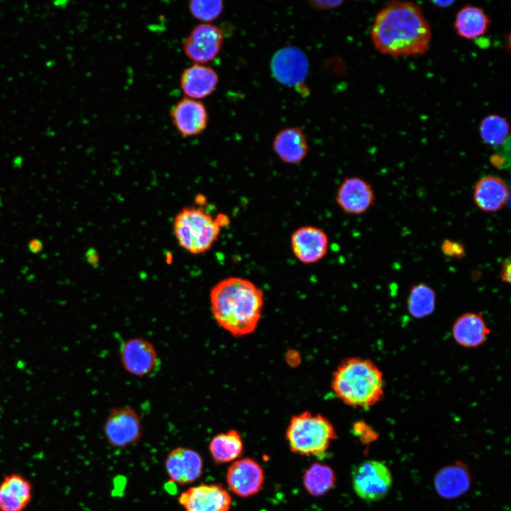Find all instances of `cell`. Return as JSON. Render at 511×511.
I'll return each mask as SVG.
<instances>
[{"mask_svg":"<svg viewBox=\"0 0 511 511\" xmlns=\"http://www.w3.org/2000/svg\"><path fill=\"white\" fill-rule=\"evenodd\" d=\"M370 36L376 50L383 54L411 56L424 54L429 50L432 32L418 5L393 1L376 15Z\"/></svg>","mask_w":511,"mask_h":511,"instance_id":"obj_1","label":"cell"},{"mask_svg":"<svg viewBox=\"0 0 511 511\" xmlns=\"http://www.w3.org/2000/svg\"><path fill=\"white\" fill-rule=\"evenodd\" d=\"M209 297L214 319L229 333L242 336L256 329L262 314L264 295L252 281L226 278L211 288Z\"/></svg>","mask_w":511,"mask_h":511,"instance_id":"obj_2","label":"cell"},{"mask_svg":"<svg viewBox=\"0 0 511 511\" xmlns=\"http://www.w3.org/2000/svg\"><path fill=\"white\" fill-rule=\"evenodd\" d=\"M384 376L371 360L359 357L344 359L331 380L336 396L346 405L369 408L380 402L385 395Z\"/></svg>","mask_w":511,"mask_h":511,"instance_id":"obj_3","label":"cell"},{"mask_svg":"<svg viewBox=\"0 0 511 511\" xmlns=\"http://www.w3.org/2000/svg\"><path fill=\"white\" fill-rule=\"evenodd\" d=\"M290 451L305 456H324L336 434L324 416L304 411L294 415L285 432Z\"/></svg>","mask_w":511,"mask_h":511,"instance_id":"obj_4","label":"cell"},{"mask_svg":"<svg viewBox=\"0 0 511 511\" xmlns=\"http://www.w3.org/2000/svg\"><path fill=\"white\" fill-rule=\"evenodd\" d=\"M225 216L214 219L199 207H185L173 221V231L178 244L192 254H201L211 248L220 233Z\"/></svg>","mask_w":511,"mask_h":511,"instance_id":"obj_5","label":"cell"},{"mask_svg":"<svg viewBox=\"0 0 511 511\" xmlns=\"http://www.w3.org/2000/svg\"><path fill=\"white\" fill-rule=\"evenodd\" d=\"M107 443L116 449H125L138 443L143 434L141 419L132 407L113 408L104 425Z\"/></svg>","mask_w":511,"mask_h":511,"instance_id":"obj_6","label":"cell"},{"mask_svg":"<svg viewBox=\"0 0 511 511\" xmlns=\"http://www.w3.org/2000/svg\"><path fill=\"white\" fill-rule=\"evenodd\" d=\"M352 480L357 495L368 502L383 498L392 484V475L388 466L375 460L360 463L353 472Z\"/></svg>","mask_w":511,"mask_h":511,"instance_id":"obj_7","label":"cell"},{"mask_svg":"<svg viewBox=\"0 0 511 511\" xmlns=\"http://www.w3.org/2000/svg\"><path fill=\"white\" fill-rule=\"evenodd\" d=\"M178 502L185 511H230L232 499L220 483H200L182 491Z\"/></svg>","mask_w":511,"mask_h":511,"instance_id":"obj_8","label":"cell"},{"mask_svg":"<svg viewBox=\"0 0 511 511\" xmlns=\"http://www.w3.org/2000/svg\"><path fill=\"white\" fill-rule=\"evenodd\" d=\"M221 29L213 24L204 23L196 26L183 43L185 55L197 64L208 62L219 54L223 44Z\"/></svg>","mask_w":511,"mask_h":511,"instance_id":"obj_9","label":"cell"},{"mask_svg":"<svg viewBox=\"0 0 511 511\" xmlns=\"http://www.w3.org/2000/svg\"><path fill=\"white\" fill-rule=\"evenodd\" d=\"M264 480L262 466L251 458L233 461L226 474V481L230 490L242 498L251 497L259 493Z\"/></svg>","mask_w":511,"mask_h":511,"instance_id":"obj_10","label":"cell"},{"mask_svg":"<svg viewBox=\"0 0 511 511\" xmlns=\"http://www.w3.org/2000/svg\"><path fill=\"white\" fill-rule=\"evenodd\" d=\"M326 232L314 226H302L290 236V246L295 257L302 263L314 264L322 260L329 250Z\"/></svg>","mask_w":511,"mask_h":511,"instance_id":"obj_11","label":"cell"},{"mask_svg":"<svg viewBox=\"0 0 511 511\" xmlns=\"http://www.w3.org/2000/svg\"><path fill=\"white\" fill-rule=\"evenodd\" d=\"M166 473L170 481L185 485L197 481L203 473L204 462L195 450L184 446L172 449L165 460Z\"/></svg>","mask_w":511,"mask_h":511,"instance_id":"obj_12","label":"cell"},{"mask_svg":"<svg viewBox=\"0 0 511 511\" xmlns=\"http://www.w3.org/2000/svg\"><path fill=\"white\" fill-rule=\"evenodd\" d=\"M120 357L124 369L131 375L143 377L150 374L158 363L155 348L149 341L136 337L121 346Z\"/></svg>","mask_w":511,"mask_h":511,"instance_id":"obj_13","label":"cell"},{"mask_svg":"<svg viewBox=\"0 0 511 511\" xmlns=\"http://www.w3.org/2000/svg\"><path fill=\"white\" fill-rule=\"evenodd\" d=\"M336 202L344 213L361 215L374 204L375 195L372 187L365 180L347 177L337 189Z\"/></svg>","mask_w":511,"mask_h":511,"instance_id":"obj_14","label":"cell"},{"mask_svg":"<svg viewBox=\"0 0 511 511\" xmlns=\"http://www.w3.org/2000/svg\"><path fill=\"white\" fill-rule=\"evenodd\" d=\"M308 68L306 55L294 46L282 48L275 53L271 61L274 77L289 86L301 83L307 77Z\"/></svg>","mask_w":511,"mask_h":511,"instance_id":"obj_15","label":"cell"},{"mask_svg":"<svg viewBox=\"0 0 511 511\" xmlns=\"http://www.w3.org/2000/svg\"><path fill=\"white\" fill-rule=\"evenodd\" d=\"M172 123L183 137L201 134L208 124V112L205 105L197 99L185 97L170 110Z\"/></svg>","mask_w":511,"mask_h":511,"instance_id":"obj_16","label":"cell"},{"mask_svg":"<svg viewBox=\"0 0 511 511\" xmlns=\"http://www.w3.org/2000/svg\"><path fill=\"white\" fill-rule=\"evenodd\" d=\"M454 341L461 346L474 348L483 345L490 334L483 315L480 312H466L454 322L451 329Z\"/></svg>","mask_w":511,"mask_h":511,"instance_id":"obj_17","label":"cell"},{"mask_svg":"<svg viewBox=\"0 0 511 511\" xmlns=\"http://www.w3.org/2000/svg\"><path fill=\"white\" fill-rule=\"evenodd\" d=\"M219 82V75L211 67L204 64H194L183 70L180 77V87L190 99L199 100L211 94Z\"/></svg>","mask_w":511,"mask_h":511,"instance_id":"obj_18","label":"cell"},{"mask_svg":"<svg viewBox=\"0 0 511 511\" xmlns=\"http://www.w3.org/2000/svg\"><path fill=\"white\" fill-rule=\"evenodd\" d=\"M471 478L468 467L461 461L444 466L435 475L434 488L437 493L445 499H455L466 493L470 488Z\"/></svg>","mask_w":511,"mask_h":511,"instance_id":"obj_19","label":"cell"},{"mask_svg":"<svg viewBox=\"0 0 511 511\" xmlns=\"http://www.w3.org/2000/svg\"><path fill=\"white\" fill-rule=\"evenodd\" d=\"M273 149L281 161L296 165L307 156L309 144L302 128L297 126L288 127L276 134L273 142Z\"/></svg>","mask_w":511,"mask_h":511,"instance_id":"obj_20","label":"cell"},{"mask_svg":"<svg viewBox=\"0 0 511 511\" xmlns=\"http://www.w3.org/2000/svg\"><path fill=\"white\" fill-rule=\"evenodd\" d=\"M31 482L18 473L5 476L0 483V511H23L32 500Z\"/></svg>","mask_w":511,"mask_h":511,"instance_id":"obj_21","label":"cell"},{"mask_svg":"<svg viewBox=\"0 0 511 511\" xmlns=\"http://www.w3.org/2000/svg\"><path fill=\"white\" fill-rule=\"evenodd\" d=\"M508 197V187L499 177L485 176L476 183L473 199L476 206L483 211L500 210L506 204Z\"/></svg>","mask_w":511,"mask_h":511,"instance_id":"obj_22","label":"cell"},{"mask_svg":"<svg viewBox=\"0 0 511 511\" xmlns=\"http://www.w3.org/2000/svg\"><path fill=\"white\" fill-rule=\"evenodd\" d=\"M490 22L488 15L481 8L467 4L458 11L454 28L460 37L471 40L485 34Z\"/></svg>","mask_w":511,"mask_h":511,"instance_id":"obj_23","label":"cell"},{"mask_svg":"<svg viewBox=\"0 0 511 511\" xmlns=\"http://www.w3.org/2000/svg\"><path fill=\"white\" fill-rule=\"evenodd\" d=\"M208 449L216 463L233 462L237 460L243 452V440L238 431L230 429L214 436L209 441Z\"/></svg>","mask_w":511,"mask_h":511,"instance_id":"obj_24","label":"cell"},{"mask_svg":"<svg viewBox=\"0 0 511 511\" xmlns=\"http://www.w3.org/2000/svg\"><path fill=\"white\" fill-rule=\"evenodd\" d=\"M302 481L309 494L319 497L326 494L334 487L336 478L330 466L324 463H314L305 471Z\"/></svg>","mask_w":511,"mask_h":511,"instance_id":"obj_25","label":"cell"},{"mask_svg":"<svg viewBox=\"0 0 511 511\" xmlns=\"http://www.w3.org/2000/svg\"><path fill=\"white\" fill-rule=\"evenodd\" d=\"M436 294L435 290L425 282L414 285L409 292L407 307L414 318L422 319L430 316L435 310Z\"/></svg>","mask_w":511,"mask_h":511,"instance_id":"obj_26","label":"cell"},{"mask_svg":"<svg viewBox=\"0 0 511 511\" xmlns=\"http://www.w3.org/2000/svg\"><path fill=\"white\" fill-rule=\"evenodd\" d=\"M510 126L507 121L498 114H490L483 119L480 124L482 140L490 146L505 143L509 137Z\"/></svg>","mask_w":511,"mask_h":511,"instance_id":"obj_27","label":"cell"},{"mask_svg":"<svg viewBox=\"0 0 511 511\" xmlns=\"http://www.w3.org/2000/svg\"><path fill=\"white\" fill-rule=\"evenodd\" d=\"M224 7V1L220 0L191 1L188 5L193 17L208 23L221 15Z\"/></svg>","mask_w":511,"mask_h":511,"instance_id":"obj_28","label":"cell"},{"mask_svg":"<svg viewBox=\"0 0 511 511\" xmlns=\"http://www.w3.org/2000/svg\"><path fill=\"white\" fill-rule=\"evenodd\" d=\"M352 432L363 444L372 442L378 438L377 433L363 421L354 423Z\"/></svg>","mask_w":511,"mask_h":511,"instance_id":"obj_29","label":"cell"},{"mask_svg":"<svg viewBox=\"0 0 511 511\" xmlns=\"http://www.w3.org/2000/svg\"><path fill=\"white\" fill-rule=\"evenodd\" d=\"M443 253L450 258H461L466 253L464 245L458 241L446 239L441 244Z\"/></svg>","mask_w":511,"mask_h":511,"instance_id":"obj_30","label":"cell"},{"mask_svg":"<svg viewBox=\"0 0 511 511\" xmlns=\"http://www.w3.org/2000/svg\"><path fill=\"white\" fill-rule=\"evenodd\" d=\"M510 258H505L502 260V268L500 270V278L501 279L507 282H510Z\"/></svg>","mask_w":511,"mask_h":511,"instance_id":"obj_31","label":"cell"},{"mask_svg":"<svg viewBox=\"0 0 511 511\" xmlns=\"http://www.w3.org/2000/svg\"><path fill=\"white\" fill-rule=\"evenodd\" d=\"M342 1H314L312 4L321 9H329L339 6L342 4Z\"/></svg>","mask_w":511,"mask_h":511,"instance_id":"obj_32","label":"cell"},{"mask_svg":"<svg viewBox=\"0 0 511 511\" xmlns=\"http://www.w3.org/2000/svg\"><path fill=\"white\" fill-rule=\"evenodd\" d=\"M490 162L493 166L502 168L505 167V160L498 154H493L490 157Z\"/></svg>","mask_w":511,"mask_h":511,"instance_id":"obj_33","label":"cell"},{"mask_svg":"<svg viewBox=\"0 0 511 511\" xmlns=\"http://www.w3.org/2000/svg\"><path fill=\"white\" fill-rule=\"evenodd\" d=\"M435 6L441 8H446L450 6L454 3V1H432Z\"/></svg>","mask_w":511,"mask_h":511,"instance_id":"obj_34","label":"cell"}]
</instances>
